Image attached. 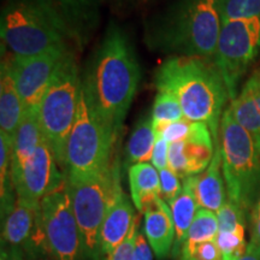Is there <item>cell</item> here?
Returning <instances> with one entry per match:
<instances>
[{
    "label": "cell",
    "instance_id": "cell-1",
    "mask_svg": "<svg viewBox=\"0 0 260 260\" xmlns=\"http://www.w3.org/2000/svg\"><path fill=\"white\" fill-rule=\"evenodd\" d=\"M140 82L134 48L117 25H110L82 82L87 104L118 138Z\"/></svg>",
    "mask_w": 260,
    "mask_h": 260
},
{
    "label": "cell",
    "instance_id": "cell-2",
    "mask_svg": "<svg viewBox=\"0 0 260 260\" xmlns=\"http://www.w3.org/2000/svg\"><path fill=\"white\" fill-rule=\"evenodd\" d=\"M155 87L158 92L176 98L187 119L209 126L218 144L223 109L229 95L216 63L201 57H172L159 68Z\"/></svg>",
    "mask_w": 260,
    "mask_h": 260
},
{
    "label": "cell",
    "instance_id": "cell-3",
    "mask_svg": "<svg viewBox=\"0 0 260 260\" xmlns=\"http://www.w3.org/2000/svg\"><path fill=\"white\" fill-rule=\"evenodd\" d=\"M0 34L14 57H34L67 48L69 23L53 0H9L2 12Z\"/></svg>",
    "mask_w": 260,
    "mask_h": 260
},
{
    "label": "cell",
    "instance_id": "cell-4",
    "mask_svg": "<svg viewBox=\"0 0 260 260\" xmlns=\"http://www.w3.org/2000/svg\"><path fill=\"white\" fill-rule=\"evenodd\" d=\"M222 21L217 0H178L158 32L159 46L212 60Z\"/></svg>",
    "mask_w": 260,
    "mask_h": 260
},
{
    "label": "cell",
    "instance_id": "cell-5",
    "mask_svg": "<svg viewBox=\"0 0 260 260\" xmlns=\"http://www.w3.org/2000/svg\"><path fill=\"white\" fill-rule=\"evenodd\" d=\"M218 144L228 199L251 213L260 195V152L230 107L222 116Z\"/></svg>",
    "mask_w": 260,
    "mask_h": 260
},
{
    "label": "cell",
    "instance_id": "cell-6",
    "mask_svg": "<svg viewBox=\"0 0 260 260\" xmlns=\"http://www.w3.org/2000/svg\"><path fill=\"white\" fill-rule=\"evenodd\" d=\"M65 187L79 224L86 260H102L100 229L107 210L122 188L118 162L111 161L88 177H65Z\"/></svg>",
    "mask_w": 260,
    "mask_h": 260
},
{
    "label": "cell",
    "instance_id": "cell-7",
    "mask_svg": "<svg viewBox=\"0 0 260 260\" xmlns=\"http://www.w3.org/2000/svg\"><path fill=\"white\" fill-rule=\"evenodd\" d=\"M82 82L73 53L68 52L57 68L39 107L42 135L64 170L65 148L73 129Z\"/></svg>",
    "mask_w": 260,
    "mask_h": 260
},
{
    "label": "cell",
    "instance_id": "cell-8",
    "mask_svg": "<svg viewBox=\"0 0 260 260\" xmlns=\"http://www.w3.org/2000/svg\"><path fill=\"white\" fill-rule=\"evenodd\" d=\"M117 136L87 104L81 89L77 115L65 148L67 178H83L102 171L112 161Z\"/></svg>",
    "mask_w": 260,
    "mask_h": 260
},
{
    "label": "cell",
    "instance_id": "cell-9",
    "mask_svg": "<svg viewBox=\"0 0 260 260\" xmlns=\"http://www.w3.org/2000/svg\"><path fill=\"white\" fill-rule=\"evenodd\" d=\"M260 52V17L222 24L214 63L225 83L228 95L237 96V86Z\"/></svg>",
    "mask_w": 260,
    "mask_h": 260
},
{
    "label": "cell",
    "instance_id": "cell-10",
    "mask_svg": "<svg viewBox=\"0 0 260 260\" xmlns=\"http://www.w3.org/2000/svg\"><path fill=\"white\" fill-rule=\"evenodd\" d=\"M40 209L51 260H86L79 224L65 184L46 195Z\"/></svg>",
    "mask_w": 260,
    "mask_h": 260
},
{
    "label": "cell",
    "instance_id": "cell-11",
    "mask_svg": "<svg viewBox=\"0 0 260 260\" xmlns=\"http://www.w3.org/2000/svg\"><path fill=\"white\" fill-rule=\"evenodd\" d=\"M2 248L16 260H51L40 205L16 201L14 210L2 220Z\"/></svg>",
    "mask_w": 260,
    "mask_h": 260
},
{
    "label": "cell",
    "instance_id": "cell-12",
    "mask_svg": "<svg viewBox=\"0 0 260 260\" xmlns=\"http://www.w3.org/2000/svg\"><path fill=\"white\" fill-rule=\"evenodd\" d=\"M45 138L15 182L17 200L39 206L41 200L65 184V174Z\"/></svg>",
    "mask_w": 260,
    "mask_h": 260
},
{
    "label": "cell",
    "instance_id": "cell-13",
    "mask_svg": "<svg viewBox=\"0 0 260 260\" xmlns=\"http://www.w3.org/2000/svg\"><path fill=\"white\" fill-rule=\"evenodd\" d=\"M67 53V48H57L34 57H12V73L24 110L40 107L54 73Z\"/></svg>",
    "mask_w": 260,
    "mask_h": 260
},
{
    "label": "cell",
    "instance_id": "cell-14",
    "mask_svg": "<svg viewBox=\"0 0 260 260\" xmlns=\"http://www.w3.org/2000/svg\"><path fill=\"white\" fill-rule=\"evenodd\" d=\"M214 151L216 142L209 126L205 123L193 122L186 139L170 144L169 168L182 180L197 176L209 167Z\"/></svg>",
    "mask_w": 260,
    "mask_h": 260
},
{
    "label": "cell",
    "instance_id": "cell-15",
    "mask_svg": "<svg viewBox=\"0 0 260 260\" xmlns=\"http://www.w3.org/2000/svg\"><path fill=\"white\" fill-rule=\"evenodd\" d=\"M130 199L123 189L113 199L111 206L107 210L100 229V255L102 259L112 253L129 235L136 216Z\"/></svg>",
    "mask_w": 260,
    "mask_h": 260
},
{
    "label": "cell",
    "instance_id": "cell-16",
    "mask_svg": "<svg viewBox=\"0 0 260 260\" xmlns=\"http://www.w3.org/2000/svg\"><path fill=\"white\" fill-rule=\"evenodd\" d=\"M24 115V105L12 73V58H6L0 71V136L12 141Z\"/></svg>",
    "mask_w": 260,
    "mask_h": 260
},
{
    "label": "cell",
    "instance_id": "cell-17",
    "mask_svg": "<svg viewBox=\"0 0 260 260\" xmlns=\"http://www.w3.org/2000/svg\"><path fill=\"white\" fill-rule=\"evenodd\" d=\"M144 214L146 239L155 256L164 260L172 252L175 242V226L170 207L159 197Z\"/></svg>",
    "mask_w": 260,
    "mask_h": 260
},
{
    "label": "cell",
    "instance_id": "cell-18",
    "mask_svg": "<svg viewBox=\"0 0 260 260\" xmlns=\"http://www.w3.org/2000/svg\"><path fill=\"white\" fill-rule=\"evenodd\" d=\"M190 181L199 207L212 211L214 213L218 212L228 200L219 144L216 145L214 155L206 170L197 176H191Z\"/></svg>",
    "mask_w": 260,
    "mask_h": 260
},
{
    "label": "cell",
    "instance_id": "cell-19",
    "mask_svg": "<svg viewBox=\"0 0 260 260\" xmlns=\"http://www.w3.org/2000/svg\"><path fill=\"white\" fill-rule=\"evenodd\" d=\"M42 139L44 135L41 130L39 109L24 110L23 118L16 132L11 146V170L14 184L23 171L25 164L37 151Z\"/></svg>",
    "mask_w": 260,
    "mask_h": 260
},
{
    "label": "cell",
    "instance_id": "cell-20",
    "mask_svg": "<svg viewBox=\"0 0 260 260\" xmlns=\"http://www.w3.org/2000/svg\"><path fill=\"white\" fill-rule=\"evenodd\" d=\"M229 107L239 124L254 140L260 152V68L247 80Z\"/></svg>",
    "mask_w": 260,
    "mask_h": 260
},
{
    "label": "cell",
    "instance_id": "cell-21",
    "mask_svg": "<svg viewBox=\"0 0 260 260\" xmlns=\"http://www.w3.org/2000/svg\"><path fill=\"white\" fill-rule=\"evenodd\" d=\"M129 186L133 205L139 212L146 210L160 197L159 171L149 162L132 165L129 168Z\"/></svg>",
    "mask_w": 260,
    "mask_h": 260
},
{
    "label": "cell",
    "instance_id": "cell-22",
    "mask_svg": "<svg viewBox=\"0 0 260 260\" xmlns=\"http://www.w3.org/2000/svg\"><path fill=\"white\" fill-rule=\"evenodd\" d=\"M182 183H183V188H182L181 194L169 204L175 226V242L171 252L175 259H178L180 256L188 230L199 210V205L195 199L193 187H191L190 177L184 178Z\"/></svg>",
    "mask_w": 260,
    "mask_h": 260
},
{
    "label": "cell",
    "instance_id": "cell-23",
    "mask_svg": "<svg viewBox=\"0 0 260 260\" xmlns=\"http://www.w3.org/2000/svg\"><path fill=\"white\" fill-rule=\"evenodd\" d=\"M155 133L152 115H146L138 122L125 148L126 164H141L152 160L155 145Z\"/></svg>",
    "mask_w": 260,
    "mask_h": 260
},
{
    "label": "cell",
    "instance_id": "cell-24",
    "mask_svg": "<svg viewBox=\"0 0 260 260\" xmlns=\"http://www.w3.org/2000/svg\"><path fill=\"white\" fill-rule=\"evenodd\" d=\"M217 235H218L217 213L199 207L194 217L193 223H191L189 230H188L180 255L190 253L195 247L201 245V243L216 241Z\"/></svg>",
    "mask_w": 260,
    "mask_h": 260
},
{
    "label": "cell",
    "instance_id": "cell-25",
    "mask_svg": "<svg viewBox=\"0 0 260 260\" xmlns=\"http://www.w3.org/2000/svg\"><path fill=\"white\" fill-rule=\"evenodd\" d=\"M16 195L11 170V144L4 136H0V207L2 220L14 210Z\"/></svg>",
    "mask_w": 260,
    "mask_h": 260
},
{
    "label": "cell",
    "instance_id": "cell-26",
    "mask_svg": "<svg viewBox=\"0 0 260 260\" xmlns=\"http://www.w3.org/2000/svg\"><path fill=\"white\" fill-rule=\"evenodd\" d=\"M70 27L90 28L98 18V0H53Z\"/></svg>",
    "mask_w": 260,
    "mask_h": 260
},
{
    "label": "cell",
    "instance_id": "cell-27",
    "mask_svg": "<svg viewBox=\"0 0 260 260\" xmlns=\"http://www.w3.org/2000/svg\"><path fill=\"white\" fill-rule=\"evenodd\" d=\"M151 115L154 128L186 118L178 100L172 94L167 92H158Z\"/></svg>",
    "mask_w": 260,
    "mask_h": 260
},
{
    "label": "cell",
    "instance_id": "cell-28",
    "mask_svg": "<svg viewBox=\"0 0 260 260\" xmlns=\"http://www.w3.org/2000/svg\"><path fill=\"white\" fill-rule=\"evenodd\" d=\"M222 24L260 17V0H217Z\"/></svg>",
    "mask_w": 260,
    "mask_h": 260
},
{
    "label": "cell",
    "instance_id": "cell-29",
    "mask_svg": "<svg viewBox=\"0 0 260 260\" xmlns=\"http://www.w3.org/2000/svg\"><path fill=\"white\" fill-rule=\"evenodd\" d=\"M216 242L223 260H239L247 248L245 229L232 233H218Z\"/></svg>",
    "mask_w": 260,
    "mask_h": 260
},
{
    "label": "cell",
    "instance_id": "cell-30",
    "mask_svg": "<svg viewBox=\"0 0 260 260\" xmlns=\"http://www.w3.org/2000/svg\"><path fill=\"white\" fill-rule=\"evenodd\" d=\"M218 233H232L246 229V212L239 205L228 199L217 212Z\"/></svg>",
    "mask_w": 260,
    "mask_h": 260
},
{
    "label": "cell",
    "instance_id": "cell-31",
    "mask_svg": "<svg viewBox=\"0 0 260 260\" xmlns=\"http://www.w3.org/2000/svg\"><path fill=\"white\" fill-rule=\"evenodd\" d=\"M159 177H160V198L169 205L181 194L183 183H181L180 177L170 168L159 170Z\"/></svg>",
    "mask_w": 260,
    "mask_h": 260
},
{
    "label": "cell",
    "instance_id": "cell-32",
    "mask_svg": "<svg viewBox=\"0 0 260 260\" xmlns=\"http://www.w3.org/2000/svg\"><path fill=\"white\" fill-rule=\"evenodd\" d=\"M191 124H193V122H190L187 118H183L181 121L169 123L167 125L158 126V128L153 126L155 138L161 136V138L167 140L169 144H175V142L182 141V140H184L189 135Z\"/></svg>",
    "mask_w": 260,
    "mask_h": 260
},
{
    "label": "cell",
    "instance_id": "cell-33",
    "mask_svg": "<svg viewBox=\"0 0 260 260\" xmlns=\"http://www.w3.org/2000/svg\"><path fill=\"white\" fill-rule=\"evenodd\" d=\"M139 233V219L136 217L132 229H130L129 235L126 239L119 245L112 253H110L106 258L103 260H134V248L136 235Z\"/></svg>",
    "mask_w": 260,
    "mask_h": 260
},
{
    "label": "cell",
    "instance_id": "cell-34",
    "mask_svg": "<svg viewBox=\"0 0 260 260\" xmlns=\"http://www.w3.org/2000/svg\"><path fill=\"white\" fill-rule=\"evenodd\" d=\"M178 260H223L216 241L201 243L190 253L180 255Z\"/></svg>",
    "mask_w": 260,
    "mask_h": 260
},
{
    "label": "cell",
    "instance_id": "cell-35",
    "mask_svg": "<svg viewBox=\"0 0 260 260\" xmlns=\"http://www.w3.org/2000/svg\"><path fill=\"white\" fill-rule=\"evenodd\" d=\"M169 148L170 144L161 136H158L155 140V145L153 149V155H152V165L157 170L169 168Z\"/></svg>",
    "mask_w": 260,
    "mask_h": 260
},
{
    "label": "cell",
    "instance_id": "cell-36",
    "mask_svg": "<svg viewBox=\"0 0 260 260\" xmlns=\"http://www.w3.org/2000/svg\"><path fill=\"white\" fill-rule=\"evenodd\" d=\"M152 247L146 239L144 232H139L135 240V248H134V260H153L152 255Z\"/></svg>",
    "mask_w": 260,
    "mask_h": 260
},
{
    "label": "cell",
    "instance_id": "cell-37",
    "mask_svg": "<svg viewBox=\"0 0 260 260\" xmlns=\"http://www.w3.org/2000/svg\"><path fill=\"white\" fill-rule=\"evenodd\" d=\"M260 247V213H251V241Z\"/></svg>",
    "mask_w": 260,
    "mask_h": 260
},
{
    "label": "cell",
    "instance_id": "cell-38",
    "mask_svg": "<svg viewBox=\"0 0 260 260\" xmlns=\"http://www.w3.org/2000/svg\"><path fill=\"white\" fill-rule=\"evenodd\" d=\"M239 260H260V247L249 242L247 245L246 252Z\"/></svg>",
    "mask_w": 260,
    "mask_h": 260
},
{
    "label": "cell",
    "instance_id": "cell-39",
    "mask_svg": "<svg viewBox=\"0 0 260 260\" xmlns=\"http://www.w3.org/2000/svg\"><path fill=\"white\" fill-rule=\"evenodd\" d=\"M0 260H16L14 258V255L10 254L8 251H5V249L2 248V252H0Z\"/></svg>",
    "mask_w": 260,
    "mask_h": 260
},
{
    "label": "cell",
    "instance_id": "cell-40",
    "mask_svg": "<svg viewBox=\"0 0 260 260\" xmlns=\"http://www.w3.org/2000/svg\"><path fill=\"white\" fill-rule=\"evenodd\" d=\"M251 213H260V195H259L258 200H256V203L254 205V207H253Z\"/></svg>",
    "mask_w": 260,
    "mask_h": 260
}]
</instances>
